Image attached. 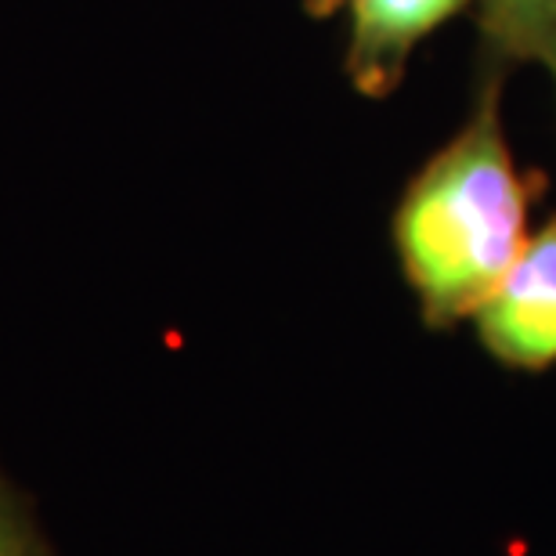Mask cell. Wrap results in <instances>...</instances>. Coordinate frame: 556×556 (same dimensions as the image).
<instances>
[{
	"instance_id": "4",
	"label": "cell",
	"mask_w": 556,
	"mask_h": 556,
	"mask_svg": "<svg viewBox=\"0 0 556 556\" xmlns=\"http://www.w3.org/2000/svg\"><path fill=\"white\" fill-rule=\"evenodd\" d=\"M498 62H539L556 40V0H473Z\"/></svg>"
},
{
	"instance_id": "7",
	"label": "cell",
	"mask_w": 556,
	"mask_h": 556,
	"mask_svg": "<svg viewBox=\"0 0 556 556\" xmlns=\"http://www.w3.org/2000/svg\"><path fill=\"white\" fill-rule=\"evenodd\" d=\"M539 65H546V73L553 76V87H556V40L539 54Z\"/></svg>"
},
{
	"instance_id": "1",
	"label": "cell",
	"mask_w": 556,
	"mask_h": 556,
	"mask_svg": "<svg viewBox=\"0 0 556 556\" xmlns=\"http://www.w3.org/2000/svg\"><path fill=\"white\" fill-rule=\"evenodd\" d=\"M535 188L509 152L498 80L419 166L394 210V250L430 329L470 321L528 242Z\"/></svg>"
},
{
	"instance_id": "5",
	"label": "cell",
	"mask_w": 556,
	"mask_h": 556,
	"mask_svg": "<svg viewBox=\"0 0 556 556\" xmlns=\"http://www.w3.org/2000/svg\"><path fill=\"white\" fill-rule=\"evenodd\" d=\"M0 556H54L29 503L15 484L0 473Z\"/></svg>"
},
{
	"instance_id": "2",
	"label": "cell",
	"mask_w": 556,
	"mask_h": 556,
	"mask_svg": "<svg viewBox=\"0 0 556 556\" xmlns=\"http://www.w3.org/2000/svg\"><path fill=\"white\" fill-rule=\"evenodd\" d=\"M481 348L517 372L556 365V214L531 231L525 250L470 318Z\"/></svg>"
},
{
	"instance_id": "3",
	"label": "cell",
	"mask_w": 556,
	"mask_h": 556,
	"mask_svg": "<svg viewBox=\"0 0 556 556\" xmlns=\"http://www.w3.org/2000/svg\"><path fill=\"white\" fill-rule=\"evenodd\" d=\"M466 4L473 0H348L351 33L343 70L351 87L365 98L394 94L419 43Z\"/></svg>"
},
{
	"instance_id": "6",
	"label": "cell",
	"mask_w": 556,
	"mask_h": 556,
	"mask_svg": "<svg viewBox=\"0 0 556 556\" xmlns=\"http://www.w3.org/2000/svg\"><path fill=\"white\" fill-rule=\"evenodd\" d=\"M304 8H307V15H315V18H332L340 8H348V0H304Z\"/></svg>"
}]
</instances>
